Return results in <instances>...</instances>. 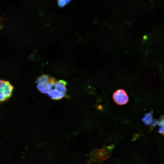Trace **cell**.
Wrapping results in <instances>:
<instances>
[{"mask_svg": "<svg viewBox=\"0 0 164 164\" xmlns=\"http://www.w3.org/2000/svg\"><path fill=\"white\" fill-rule=\"evenodd\" d=\"M13 88V86L9 81L0 80V101L1 102L6 101L10 97Z\"/></svg>", "mask_w": 164, "mask_h": 164, "instance_id": "1", "label": "cell"}, {"mask_svg": "<svg viewBox=\"0 0 164 164\" xmlns=\"http://www.w3.org/2000/svg\"><path fill=\"white\" fill-rule=\"evenodd\" d=\"M113 98L114 102L119 105H123L128 101V95L125 91L119 89L113 94Z\"/></svg>", "mask_w": 164, "mask_h": 164, "instance_id": "2", "label": "cell"}, {"mask_svg": "<svg viewBox=\"0 0 164 164\" xmlns=\"http://www.w3.org/2000/svg\"><path fill=\"white\" fill-rule=\"evenodd\" d=\"M111 148V146L108 147L97 150L93 154L94 159L101 162L107 159L109 155L108 151Z\"/></svg>", "mask_w": 164, "mask_h": 164, "instance_id": "3", "label": "cell"}, {"mask_svg": "<svg viewBox=\"0 0 164 164\" xmlns=\"http://www.w3.org/2000/svg\"><path fill=\"white\" fill-rule=\"evenodd\" d=\"M66 84V82L63 80H56L53 84V87H54V89L65 97L67 93Z\"/></svg>", "mask_w": 164, "mask_h": 164, "instance_id": "4", "label": "cell"}, {"mask_svg": "<svg viewBox=\"0 0 164 164\" xmlns=\"http://www.w3.org/2000/svg\"><path fill=\"white\" fill-rule=\"evenodd\" d=\"M53 84L49 81L47 82H42L37 84V88L42 93L48 94L52 89Z\"/></svg>", "mask_w": 164, "mask_h": 164, "instance_id": "5", "label": "cell"}, {"mask_svg": "<svg viewBox=\"0 0 164 164\" xmlns=\"http://www.w3.org/2000/svg\"><path fill=\"white\" fill-rule=\"evenodd\" d=\"M49 96L54 100H59L64 97V96L59 92L55 89H52L48 94Z\"/></svg>", "mask_w": 164, "mask_h": 164, "instance_id": "6", "label": "cell"}, {"mask_svg": "<svg viewBox=\"0 0 164 164\" xmlns=\"http://www.w3.org/2000/svg\"><path fill=\"white\" fill-rule=\"evenodd\" d=\"M142 121L146 125H149L153 122L152 116L150 113L146 114L142 119Z\"/></svg>", "mask_w": 164, "mask_h": 164, "instance_id": "7", "label": "cell"}, {"mask_svg": "<svg viewBox=\"0 0 164 164\" xmlns=\"http://www.w3.org/2000/svg\"><path fill=\"white\" fill-rule=\"evenodd\" d=\"M50 78L48 75L43 74L39 77L37 79L36 83L38 84L42 82H47L49 81Z\"/></svg>", "mask_w": 164, "mask_h": 164, "instance_id": "8", "label": "cell"}, {"mask_svg": "<svg viewBox=\"0 0 164 164\" xmlns=\"http://www.w3.org/2000/svg\"><path fill=\"white\" fill-rule=\"evenodd\" d=\"M71 0H58V4L60 7H62L68 3Z\"/></svg>", "mask_w": 164, "mask_h": 164, "instance_id": "9", "label": "cell"}, {"mask_svg": "<svg viewBox=\"0 0 164 164\" xmlns=\"http://www.w3.org/2000/svg\"><path fill=\"white\" fill-rule=\"evenodd\" d=\"M147 38V37L146 36H145L143 37V39L145 40H146Z\"/></svg>", "mask_w": 164, "mask_h": 164, "instance_id": "10", "label": "cell"}]
</instances>
